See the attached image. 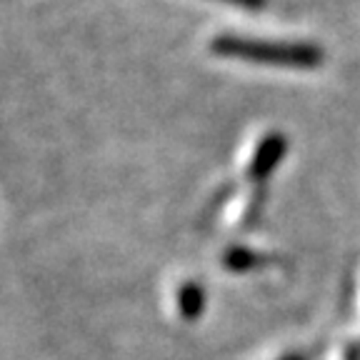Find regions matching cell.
<instances>
[{
  "mask_svg": "<svg viewBox=\"0 0 360 360\" xmlns=\"http://www.w3.org/2000/svg\"><path fill=\"white\" fill-rule=\"evenodd\" d=\"M213 51L223 53V56H236L253 63L285 68H315L321 63V53L315 48H308V45H273L243 38H215Z\"/></svg>",
  "mask_w": 360,
  "mask_h": 360,
  "instance_id": "cell-1",
  "label": "cell"
},
{
  "mask_svg": "<svg viewBox=\"0 0 360 360\" xmlns=\"http://www.w3.org/2000/svg\"><path fill=\"white\" fill-rule=\"evenodd\" d=\"M283 155V138H270L268 143H265L263 148H260L258 158H255L253 163V173L255 175H263L268 173L273 165H276V160Z\"/></svg>",
  "mask_w": 360,
  "mask_h": 360,
  "instance_id": "cell-2",
  "label": "cell"
},
{
  "mask_svg": "<svg viewBox=\"0 0 360 360\" xmlns=\"http://www.w3.org/2000/svg\"><path fill=\"white\" fill-rule=\"evenodd\" d=\"M178 298H180L178 300L180 310H183L186 318H195V315L202 310V290L198 285H186L183 290H180Z\"/></svg>",
  "mask_w": 360,
  "mask_h": 360,
  "instance_id": "cell-3",
  "label": "cell"
},
{
  "mask_svg": "<svg viewBox=\"0 0 360 360\" xmlns=\"http://www.w3.org/2000/svg\"><path fill=\"white\" fill-rule=\"evenodd\" d=\"M285 360H305V358H300V355H292V358H285Z\"/></svg>",
  "mask_w": 360,
  "mask_h": 360,
  "instance_id": "cell-5",
  "label": "cell"
},
{
  "mask_svg": "<svg viewBox=\"0 0 360 360\" xmlns=\"http://www.w3.org/2000/svg\"><path fill=\"white\" fill-rule=\"evenodd\" d=\"M228 3H236V6H248V8L260 6V0H228Z\"/></svg>",
  "mask_w": 360,
  "mask_h": 360,
  "instance_id": "cell-4",
  "label": "cell"
}]
</instances>
